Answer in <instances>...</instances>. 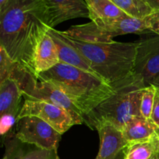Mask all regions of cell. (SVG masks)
Here are the masks:
<instances>
[{"label": "cell", "mask_w": 159, "mask_h": 159, "mask_svg": "<svg viewBox=\"0 0 159 159\" xmlns=\"http://www.w3.org/2000/svg\"><path fill=\"white\" fill-rule=\"evenodd\" d=\"M50 29L44 0H8L0 8V46L35 75L36 52Z\"/></svg>", "instance_id": "cell-1"}, {"label": "cell", "mask_w": 159, "mask_h": 159, "mask_svg": "<svg viewBox=\"0 0 159 159\" xmlns=\"http://www.w3.org/2000/svg\"><path fill=\"white\" fill-rule=\"evenodd\" d=\"M37 79L57 85L83 113L84 117L113 93L111 84L64 63L57 64L51 69L40 73Z\"/></svg>", "instance_id": "cell-2"}, {"label": "cell", "mask_w": 159, "mask_h": 159, "mask_svg": "<svg viewBox=\"0 0 159 159\" xmlns=\"http://www.w3.org/2000/svg\"><path fill=\"white\" fill-rule=\"evenodd\" d=\"M59 33L80 51L95 73L108 84L125 79L133 72L137 42L89 43L65 35L60 30Z\"/></svg>", "instance_id": "cell-3"}, {"label": "cell", "mask_w": 159, "mask_h": 159, "mask_svg": "<svg viewBox=\"0 0 159 159\" xmlns=\"http://www.w3.org/2000/svg\"><path fill=\"white\" fill-rule=\"evenodd\" d=\"M113 93L84 117V124L96 130L103 123H110L122 130L134 116L141 114V100L145 85L142 78L133 72L111 84Z\"/></svg>", "instance_id": "cell-4"}, {"label": "cell", "mask_w": 159, "mask_h": 159, "mask_svg": "<svg viewBox=\"0 0 159 159\" xmlns=\"http://www.w3.org/2000/svg\"><path fill=\"white\" fill-rule=\"evenodd\" d=\"M64 34L89 43H109L113 37L128 34L152 33L146 26L144 20L125 16L107 21H91L85 24L72 26Z\"/></svg>", "instance_id": "cell-5"}, {"label": "cell", "mask_w": 159, "mask_h": 159, "mask_svg": "<svg viewBox=\"0 0 159 159\" xmlns=\"http://www.w3.org/2000/svg\"><path fill=\"white\" fill-rule=\"evenodd\" d=\"M15 134L21 141L43 149L57 151L62 134L36 116H24L16 122Z\"/></svg>", "instance_id": "cell-6"}, {"label": "cell", "mask_w": 159, "mask_h": 159, "mask_svg": "<svg viewBox=\"0 0 159 159\" xmlns=\"http://www.w3.org/2000/svg\"><path fill=\"white\" fill-rule=\"evenodd\" d=\"M21 107L17 120L24 116H36L50 124L61 134L74 125H79L68 112L45 101L25 99Z\"/></svg>", "instance_id": "cell-7"}, {"label": "cell", "mask_w": 159, "mask_h": 159, "mask_svg": "<svg viewBox=\"0 0 159 159\" xmlns=\"http://www.w3.org/2000/svg\"><path fill=\"white\" fill-rule=\"evenodd\" d=\"M137 43L133 73L141 76L147 87L159 77V36L155 34Z\"/></svg>", "instance_id": "cell-8"}, {"label": "cell", "mask_w": 159, "mask_h": 159, "mask_svg": "<svg viewBox=\"0 0 159 159\" xmlns=\"http://www.w3.org/2000/svg\"><path fill=\"white\" fill-rule=\"evenodd\" d=\"M25 99L40 100L50 102L66 110L77 121L84 124V115L69 98L57 85L48 81L37 79L34 85L23 95Z\"/></svg>", "instance_id": "cell-9"}, {"label": "cell", "mask_w": 159, "mask_h": 159, "mask_svg": "<svg viewBox=\"0 0 159 159\" xmlns=\"http://www.w3.org/2000/svg\"><path fill=\"white\" fill-rule=\"evenodd\" d=\"M48 16V26H56L67 20L89 18V12L85 0H44Z\"/></svg>", "instance_id": "cell-10"}, {"label": "cell", "mask_w": 159, "mask_h": 159, "mask_svg": "<svg viewBox=\"0 0 159 159\" xmlns=\"http://www.w3.org/2000/svg\"><path fill=\"white\" fill-rule=\"evenodd\" d=\"M96 130L99 135L100 147L95 159H124L129 143L122 131L110 123L99 124Z\"/></svg>", "instance_id": "cell-11"}, {"label": "cell", "mask_w": 159, "mask_h": 159, "mask_svg": "<svg viewBox=\"0 0 159 159\" xmlns=\"http://www.w3.org/2000/svg\"><path fill=\"white\" fill-rule=\"evenodd\" d=\"M5 154L2 159H55L57 151L40 148L34 144L21 141L15 131H11L2 138Z\"/></svg>", "instance_id": "cell-12"}, {"label": "cell", "mask_w": 159, "mask_h": 159, "mask_svg": "<svg viewBox=\"0 0 159 159\" xmlns=\"http://www.w3.org/2000/svg\"><path fill=\"white\" fill-rule=\"evenodd\" d=\"M48 34L51 36L56 46H57L60 63H64L75 67V68L82 69L99 77L92 69L89 64L88 63L86 59L83 57V55L81 54L80 51L71 43H68L67 40H65L64 37L61 35L59 30L51 28L48 30Z\"/></svg>", "instance_id": "cell-13"}, {"label": "cell", "mask_w": 159, "mask_h": 159, "mask_svg": "<svg viewBox=\"0 0 159 159\" xmlns=\"http://www.w3.org/2000/svg\"><path fill=\"white\" fill-rule=\"evenodd\" d=\"M158 128L151 119L134 116L124 125L121 131L124 138L130 144L153 139L156 137Z\"/></svg>", "instance_id": "cell-14"}, {"label": "cell", "mask_w": 159, "mask_h": 159, "mask_svg": "<svg viewBox=\"0 0 159 159\" xmlns=\"http://www.w3.org/2000/svg\"><path fill=\"white\" fill-rule=\"evenodd\" d=\"M60 63L58 51L51 36L47 33L37 48L34 58L36 75L51 69Z\"/></svg>", "instance_id": "cell-15"}, {"label": "cell", "mask_w": 159, "mask_h": 159, "mask_svg": "<svg viewBox=\"0 0 159 159\" xmlns=\"http://www.w3.org/2000/svg\"><path fill=\"white\" fill-rule=\"evenodd\" d=\"M23 97L21 89L14 81L6 79L0 82V115L11 113L18 116Z\"/></svg>", "instance_id": "cell-16"}, {"label": "cell", "mask_w": 159, "mask_h": 159, "mask_svg": "<svg viewBox=\"0 0 159 159\" xmlns=\"http://www.w3.org/2000/svg\"><path fill=\"white\" fill-rule=\"evenodd\" d=\"M92 21H107L129 16L111 0H85Z\"/></svg>", "instance_id": "cell-17"}, {"label": "cell", "mask_w": 159, "mask_h": 159, "mask_svg": "<svg viewBox=\"0 0 159 159\" xmlns=\"http://www.w3.org/2000/svg\"><path fill=\"white\" fill-rule=\"evenodd\" d=\"M156 137L152 140L130 143L124 159H150L157 151Z\"/></svg>", "instance_id": "cell-18"}, {"label": "cell", "mask_w": 159, "mask_h": 159, "mask_svg": "<svg viewBox=\"0 0 159 159\" xmlns=\"http://www.w3.org/2000/svg\"><path fill=\"white\" fill-rule=\"evenodd\" d=\"M127 16L144 20L153 12L152 8L144 0H111Z\"/></svg>", "instance_id": "cell-19"}, {"label": "cell", "mask_w": 159, "mask_h": 159, "mask_svg": "<svg viewBox=\"0 0 159 159\" xmlns=\"http://www.w3.org/2000/svg\"><path fill=\"white\" fill-rule=\"evenodd\" d=\"M155 87L149 85L144 88L141 100V114L146 119H151L155 102Z\"/></svg>", "instance_id": "cell-20"}, {"label": "cell", "mask_w": 159, "mask_h": 159, "mask_svg": "<svg viewBox=\"0 0 159 159\" xmlns=\"http://www.w3.org/2000/svg\"><path fill=\"white\" fill-rule=\"evenodd\" d=\"M0 133L2 138H4L9 132L12 131V128L14 124H16L18 116L11 113H6V114L0 115Z\"/></svg>", "instance_id": "cell-21"}, {"label": "cell", "mask_w": 159, "mask_h": 159, "mask_svg": "<svg viewBox=\"0 0 159 159\" xmlns=\"http://www.w3.org/2000/svg\"><path fill=\"white\" fill-rule=\"evenodd\" d=\"M144 21L148 29L159 36V10L153 11L152 14L144 19Z\"/></svg>", "instance_id": "cell-22"}, {"label": "cell", "mask_w": 159, "mask_h": 159, "mask_svg": "<svg viewBox=\"0 0 159 159\" xmlns=\"http://www.w3.org/2000/svg\"><path fill=\"white\" fill-rule=\"evenodd\" d=\"M151 120L155 125L159 127V88L158 87H155V102Z\"/></svg>", "instance_id": "cell-23"}, {"label": "cell", "mask_w": 159, "mask_h": 159, "mask_svg": "<svg viewBox=\"0 0 159 159\" xmlns=\"http://www.w3.org/2000/svg\"><path fill=\"white\" fill-rule=\"evenodd\" d=\"M153 11L159 10V0H144Z\"/></svg>", "instance_id": "cell-24"}, {"label": "cell", "mask_w": 159, "mask_h": 159, "mask_svg": "<svg viewBox=\"0 0 159 159\" xmlns=\"http://www.w3.org/2000/svg\"><path fill=\"white\" fill-rule=\"evenodd\" d=\"M152 85H154L155 87H158V88H159V77L153 82V84H152Z\"/></svg>", "instance_id": "cell-25"}, {"label": "cell", "mask_w": 159, "mask_h": 159, "mask_svg": "<svg viewBox=\"0 0 159 159\" xmlns=\"http://www.w3.org/2000/svg\"><path fill=\"white\" fill-rule=\"evenodd\" d=\"M7 1L8 0H0V8L2 7V6L7 2Z\"/></svg>", "instance_id": "cell-26"}, {"label": "cell", "mask_w": 159, "mask_h": 159, "mask_svg": "<svg viewBox=\"0 0 159 159\" xmlns=\"http://www.w3.org/2000/svg\"><path fill=\"white\" fill-rule=\"evenodd\" d=\"M150 159H159V156H158V153H157V151H156V152H155V155H154Z\"/></svg>", "instance_id": "cell-27"}, {"label": "cell", "mask_w": 159, "mask_h": 159, "mask_svg": "<svg viewBox=\"0 0 159 159\" xmlns=\"http://www.w3.org/2000/svg\"><path fill=\"white\" fill-rule=\"evenodd\" d=\"M156 141H158V143L159 144V128L158 130V132H157V135H156Z\"/></svg>", "instance_id": "cell-28"}, {"label": "cell", "mask_w": 159, "mask_h": 159, "mask_svg": "<svg viewBox=\"0 0 159 159\" xmlns=\"http://www.w3.org/2000/svg\"><path fill=\"white\" fill-rule=\"evenodd\" d=\"M158 142V141H157ZM157 153H158V156H159V144L158 143V146H157Z\"/></svg>", "instance_id": "cell-29"}, {"label": "cell", "mask_w": 159, "mask_h": 159, "mask_svg": "<svg viewBox=\"0 0 159 159\" xmlns=\"http://www.w3.org/2000/svg\"><path fill=\"white\" fill-rule=\"evenodd\" d=\"M55 159H60V158H59V157H58V156H57V158H56Z\"/></svg>", "instance_id": "cell-30"}]
</instances>
